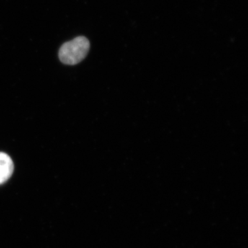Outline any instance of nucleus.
<instances>
[{"label": "nucleus", "mask_w": 248, "mask_h": 248, "mask_svg": "<svg viewBox=\"0 0 248 248\" xmlns=\"http://www.w3.org/2000/svg\"><path fill=\"white\" fill-rule=\"evenodd\" d=\"M89 49V40L80 36L62 46L59 51V58L65 64L76 65L86 58Z\"/></svg>", "instance_id": "nucleus-1"}, {"label": "nucleus", "mask_w": 248, "mask_h": 248, "mask_svg": "<svg viewBox=\"0 0 248 248\" xmlns=\"http://www.w3.org/2000/svg\"><path fill=\"white\" fill-rule=\"evenodd\" d=\"M14 170V164L11 158L6 153H0V185L9 180Z\"/></svg>", "instance_id": "nucleus-2"}]
</instances>
